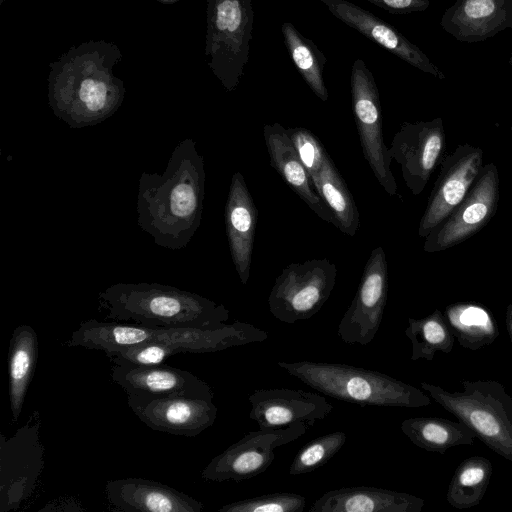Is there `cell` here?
<instances>
[{
    "mask_svg": "<svg viewBox=\"0 0 512 512\" xmlns=\"http://www.w3.org/2000/svg\"><path fill=\"white\" fill-rule=\"evenodd\" d=\"M205 195L203 157L191 138L174 148L163 174L143 172L139 179L137 224L160 247L185 248L202 220Z\"/></svg>",
    "mask_w": 512,
    "mask_h": 512,
    "instance_id": "cell-1",
    "label": "cell"
},
{
    "mask_svg": "<svg viewBox=\"0 0 512 512\" xmlns=\"http://www.w3.org/2000/svg\"><path fill=\"white\" fill-rule=\"evenodd\" d=\"M106 319L154 328H216L230 312L199 294L159 283H116L99 292Z\"/></svg>",
    "mask_w": 512,
    "mask_h": 512,
    "instance_id": "cell-2",
    "label": "cell"
},
{
    "mask_svg": "<svg viewBox=\"0 0 512 512\" xmlns=\"http://www.w3.org/2000/svg\"><path fill=\"white\" fill-rule=\"evenodd\" d=\"M277 365L312 389L360 406L420 408L431 399L420 389L389 375L339 363L314 361L285 362Z\"/></svg>",
    "mask_w": 512,
    "mask_h": 512,
    "instance_id": "cell-3",
    "label": "cell"
},
{
    "mask_svg": "<svg viewBox=\"0 0 512 512\" xmlns=\"http://www.w3.org/2000/svg\"><path fill=\"white\" fill-rule=\"evenodd\" d=\"M420 386L491 450L512 462V397L501 383L465 380L463 391L456 392L427 382Z\"/></svg>",
    "mask_w": 512,
    "mask_h": 512,
    "instance_id": "cell-4",
    "label": "cell"
},
{
    "mask_svg": "<svg viewBox=\"0 0 512 512\" xmlns=\"http://www.w3.org/2000/svg\"><path fill=\"white\" fill-rule=\"evenodd\" d=\"M41 414L34 410L27 422L6 437L0 434V511L19 510L38 489L44 469Z\"/></svg>",
    "mask_w": 512,
    "mask_h": 512,
    "instance_id": "cell-5",
    "label": "cell"
},
{
    "mask_svg": "<svg viewBox=\"0 0 512 512\" xmlns=\"http://www.w3.org/2000/svg\"><path fill=\"white\" fill-rule=\"evenodd\" d=\"M336 275L335 264L326 258L289 264L276 278L269 294L271 314L288 324L310 319L330 297Z\"/></svg>",
    "mask_w": 512,
    "mask_h": 512,
    "instance_id": "cell-6",
    "label": "cell"
},
{
    "mask_svg": "<svg viewBox=\"0 0 512 512\" xmlns=\"http://www.w3.org/2000/svg\"><path fill=\"white\" fill-rule=\"evenodd\" d=\"M254 12L252 0H210L212 67L228 91H233L249 59Z\"/></svg>",
    "mask_w": 512,
    "mask_h": 512,
    "instance_id": "cell-7",
    "label": "cell"
},
{
    "mask_svg": "<svg viewBox=\"0 0 512 512\" xmlns=\"http://www.w3.org/2000/svg\"><path fill=\"white\" fill-rule=\"evenodd\" d=\"M352 109L365 160L387 194H397L391 171L392 158L384 143L379 91L372 72L362 59L351 68Z\"/></svg>",
    "mask_w": 512,
    "mask_h": 512,
    "instance_id": "cell-8",
    "label": "cell"
},
{
    "mask_svg": "<svg viewBox=\"0 0 512 512\" xmlns=\"http://www.w3.org/2000/svg\"><path fill=\"white\" fill-rule=\"evenodd\" d=\"M315 421L247 433L236 443L215 456L202 470L205 481L241 482L263 473L275 458L274 450L304 435Z\"/></svg>",
    "mask_w": 512,
    "mask_h": 512,
    "instance_id": "cell-9",
    "label": "cell"
},
{
    "mask_svg": "<svg viewBox=\"0 0 512 512\" xmlns=\"http://www.w3.org/2000/svg\"><path fill=\"white\" fill-rule=\"evenodd\" d=\"M498 201V169L484 164L461 203L425 237L424 251L441 252L472 237L494 216Z\"/></svg>",
    "mask_w": 512,
    "mask_h": 512,
    "instance_id": "cell-10",
    "label": "cell"
},
{
    "mask_svg": "<svg viewBox=\"0 0 512 512\" xmlns=\"http://www.w3.org/2000/svg\"><path fill=\"white\" fill-rule=\"evenodd\" d=\"M388 297V264L381 246L372 250L356 294L338 325L339 338L348 345H367L382 322Z\"/></svg>",
    "mask_w": 512,
    "mask_h": 512,
    "instance_id": "cell-11",
    "label": "cell"
},
{
    "mask_svg": "<svg viewBox=\"0 0 512 512\" xmlns=\"http://www.w3.org/2000/svg\"><path fill=\"white\" fill-rule=\"evenodd\" d=\"M483 165V150L467 143L441 159L440 172L420 220V237L425 238L461 203Z\"/></svg>",
    "mask_w": 512,
    "mask_h": 512,
    "instance_id": "cell-12",
    "label": "cell"
},
{
    "mask_svg": "<svg viewBox=\"0 0 512 512\" xmlns=\"http://www.w3.org/2000/svg\"><path fill=\"white\" fill-rule=\"evenodd\" d=\"M445 143L441 118L404 122L395 133L389 154L400 165L403 180L414 196L425 189L432 172L443 158Z\"/></svg>",
    "mask_w": 512,
    "mask_h": 512,
    "instance_id": "cell-13",
    "label": "cell"
},
{
    "mask_svg": "<svg viewBox=\"0 0 512 512\" xmlns=\"http://www.w3.org/2000/svg\"><path fill=\"white\" fill-rule=\"evenodd\" d=\"M127 404L149 428L193 437L211 427L217 417L213 399L127 393Z\"/></svg>",
    "mask_w": 512,
    "mask_h": 512,
    "instance_id": "cell-14",
    "label": "cell"
},
{
    "mask_svg": "<svg viewBox=\"0 0 512 512\" xmlns=\"http://www.w3.org/2000/svg\"><path fill=\"white\" fill-rule=\"evenodd\" d=\"M249 418L260 428H280L322 420L333 406L318 393L286 388L258 389L248 397Z\"/></svg>",
    "mask_w": 512,
    "mask_h": 512,
    "instance_id": "cell-15",
    "label": "cell"
},
{
    "mask_svg": "<svg viewBox=\"0 0 512 512\" xmlns=\"http://www.w3.org/2000/svg\"><path fill=\"white\" fill-rule=\"evenodd\" d=\"M105 496L112 511L200 512L202 502L154 480L128 477L108 480Z\"/></svg>",
    "mask_w": 512,
    "mask_h": 512,
    "instance_id": "cell-16",
    "label": "cell"
},
{
    "mask_svg": "<svg viewBox=\"0 0 512 512\" xmlns=\"http://www.w3.org/2000/svg\"><path fill=\"white\" fill-rule=\"evenodd\" d=\"M319 1L344 24L403 61L438 78H444L428 57L389 23L347 0Z\"/></svg>",
    "mask_w": 512,
    "mask_h": 512,
    "instance_id": "cell-17",
    "label": "cell"
},
{
    "mask_svg": "<svg viewBox=\"0 0 512 512\" xmlns=\"http://www.w3.org/2000/svg\"><path fill=\"white\" fill-rule=\"evenodd\" d=\"M111 379L126 394L214 398V392L207 382L189 371L165 363L146 367L112 364Z\"/></svg>",
    "mask_w": 512,
    "mask_h": 512,
    "instance_id": "cell-18",
    "label": "cell"
},
{
    "mask_svg": "<svg viewBox=\"0 0 512 512\" xmlns=\"http://www.w3.org/2000/svg\"><path fill=\"white\" fill-rule=\"evenodd\" d=\"M257 209L243 175L232 176L225 205V226L231 258L242 284H246L252 264Z\"/></svg>",
    "mask_w": 512,
    "mask_h": 512,
    "instance_id": "cell-19",
    "label": "cell"
},
{
    "mask_svg": "<svg viewBox=\"0 0 512 512\" xmlns=\"http://www.w3.org/2000/svg\"><path fill=\"white\" fill-rule=\"evenodd\" d=\"M263 134L271 166L318 217L334 225L333 216L316 192L307 170L297 155L288 130L279 123L266 124Z\"/></svg>",
    "mask_w": 512,
    "mask_h": 512,
    "instance_id": "cell-20",
    "label": "cell"
},
{
    "mask_svg": "<svg viewBox=\"0 0 512 512\" xmlns=\"http://www.w3.org/2000/svg\"><path fill=\"white\" fill-rule=\"evenodd\" d=\"M424 500L385 488L356 486L327 491L309 512H421Z\"/></svg>",
    "mask_w": 512,
    "mask_h": 512,
    "instance_id": "cell-21",
    "label": "cell"
},
{
    "mask_svg": "<svg viewBox=\"0 0 512 512\" xmlns=\"http://www.w3.org/2000/svg\"><path fill=\"white\" fill-rule=\"evenodd\" d=\"M8 352L9 403L13 421L17 422L39 354L38 336L34 328L26 324L17 326L13 330Z\"/></svg>",
    "mask_w": 512,
    "mask_h": 512,
    "instance_id": "cell-22",
    "label": "cell"
},
{
    "mask_svg": "<svg viewBox=\"0 0 512 512\" xmlns=\"http://www.w3.org/2000/svg\"><path fill=\"white\" fill-rule=\"evenodd\" d=\"M444 317L460 346L476 351L492 344L499 336L497 323L484 306L458 302L445 308Z\"/></svg>",
    "mask_w": 512,
    "mask_h": 512,
    "instance_id": "cell-23",
    "label": "cell"
},
{
    "mask_svg": "<svg viewBox=\"0 0 512 512\" xmlns=\"http://www.w3.org/2000/svg\"><path fill=\"white\" fill-rule=\"evenodd\" d=\"M402 432L416 446L444 454L448 449L471 445L475 434L462 422L439 417H412L401 423Z\"/></svg>",
    "mask_w": 512,
    "mask_h": 512,
    "instance_id": "cell-24",
    "label": "cell"
},
{
    "mask_svg": "<svg viewBox=\"0 0 512 512\" xmlns=\"http://www.w3.org/2000/svg\"><path fill=\"white\" fill-rule=\"evenodd\" d=\"M315 190L330 210L334 226L348 236H355L360 225L358 208L328 154L319 173Z\"/></svg>",
    "mask_w": 512,
    "mask_h": 512,
    "instance_id": "cell-25",
    "label": "cell"
},
{
    "mask_svg": "<svg viewBox=\"0 0 512 512\" xmlns=\"http://www.w3.org/2000/svg\"><path fill=\"white\" fill-rule=\"evenodd\" d=\"M281 32L290 58L305 83L320 100L327 101L328 90L324 77L327 62L325 55L292 23L283 22Z\"/></svg>",
    "mask_w": 512,
    "mask_h": 512,
    "instance_id": "cell-26",
    "label": "cell"
},
{
    "mask_svg": "<svg viewBox=\"0 0 512 512\" xmlns=\"http://www.w3.org/2000/svg\"><path fill=\"white\" fill-rule=\"evenodd\" d=\"M493 467L483 456H471L456 468L447 490V502L454 508L467 509L484 497Z\"/></svg>",
    "mask_w": 512,
    "mask_h": 512,
    "instance_id": "cell-27",
    "label": "cell"
},
{
    "mask_svg": "<svg viewBox=\"0 0 512 512\" xmlns=\"http://www.w3.org/2000/svg\"><path fill=\"white\" fill-rule=\"evenodd\" d=\"M405 335L412 344L413 361H431L437 352L448 354L452 351L455 341L444 314L438 309L421 319L408 318Z\"/></svg>",
    "mask_w": 512,
    "mask_h": 512,
    "instance_id": "cell-28",
    "label": "cell"
},
{
    "mask_svg": "<svg viewBox=\"0 0 512 512\" xmlns=\"http://www.w3.org/2000/svg\"><path fill=\"white\" fill-rule=\"evenodd\" d=\"M347 436L342 431L330 432L305 444L289 467L290 475L310 473L324 466L343 447Z\"/></svg>",
    "mask_w": 512,
    "mask_h": 512,
    "instance_id": "cell-29",
    "label": "cell"
},
{
    "mask_svg": "<svg viewBox=\"0 0 512 512\" xmlns=\"http://www.w3.org/2000/svg\"><path fill=\"white\" fill-rule=\"evenodd\" d=\"M500 12V0H462L454 14V21L461 31L485 33L492 29Z\"/></svg>",
    "mask_w": 512,
    "mask_h": 512,
    "instance_id": "cell-30",
    "label": "cell"
},
{
    "mask_svg": "<svg viewBox=\"0 0 512 512\" xmlns=\"http://www.w3.org/2000/svg\"><path fill=\"white\" fill-rule=\"evenodd\" d=\"M306 498L302 495L281 492L246 498L218 509L219 512H303Z\"/></svg>",
    "mask_w": 512,
    "mask_h": 512,
    "instance_id": "cell-31",
    "label": "cell"
},
{
    "mask_svg": "<svg viewBox=\"0 0 512 512\" xmlns=\"http://www.w3.org/2000/svg\"><path fill=\"white\" fill-rule=\"evenodd\" d=\"M112 364L125 367H146L164 364L169 357L179 354L164 343H146L105 353Z\"/></svg>",
    "mask_w": 512,
    "mask_h": 512,
    "instance_id": "cell-32",
    "label": "cell"
},
{
    "mask_svg": "<svg viewBox=\"0 0 512 512\" xmlns=\"http://www.w3.org/2000/svg\"><path fill=\"white\" fill-rule=\"evenodd\" d=\"M287 130L297 155L307 170L315 188L327 152L319 139L310 130L302 127Z\"/></svg>",
    "mask_w": 512,
    "mask_h": 512,
    "instance_id": "cell-33",
    "label": "cell"
},
{
    "mask_svg": "<svg viewBox=\"0 0 512 512\" xmlns=\"http://www.w3.org/2000/svg\"><path fill=\"white\" fill-rule=\"evenodd\" d=\"M369 3L392 14L422 11L428 7V0H367Z\"/></svg>",
    "mask_w": 512,
    "mask_h": 512,
    "instance_id": "cell-34",
    "label": "cell"
},
{
    "mask_svg": "<svg viewBox=\"0 0 512 512\" xmlns=\"http://www.w3.org/2000/svg\"><path fill=\"white\" fill-rule=\"evenodd\" d=\"M505 323H506V328H507V332H508L509 338H510L511 343H512V303H510L506 307Z\"/></svg>",
    "mask_w": 512,
    "mask_h": 512,
    "instance_id": "cell-35",
    "label": "cell"
},
{
    "mask_svg": "<svg viewBox=\"0 0 512 512\" xmlns=\"http://www.w3.org/2000/svg\"><path fill=\"white\" fill-rule=\"evenodd\" d=\"M510 129H511V131H512V125L510 126Z\"/></svg>",
    "mask_w": 512,
    "mask_h": 512,
    "instance_id": "cell-36",
    "label": "cell"
}]
</instances>
